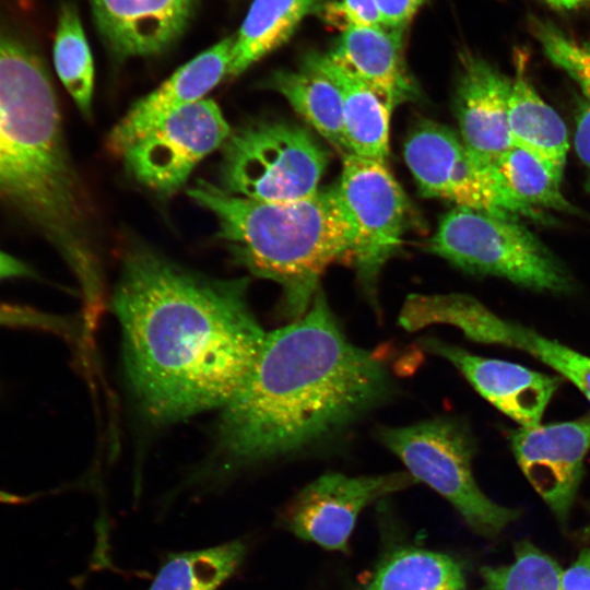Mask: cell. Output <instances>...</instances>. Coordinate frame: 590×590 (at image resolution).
Listing matches in <instances>:
<instances>
[{"label":"cell","instance_id":"obj_19","mask_svg":"<svg viewBox=\"0 0 590 590\" xmlns=\"http://www.w3.org/2000/svg\"><path fill=\"white\" fill-rule=\"evenodd\" d=\"M302 62L303 68L324 75L338 87L353 154L386 163L393 108L371 86L328 54L308 52Z\"/></svg>","mask_w":590,"mask_h":590},{"label":"cell","instance_id":"obj_35","mask_svg":"<svg viewBox=\"0 0 590 590\" xmlns=\"http://www.w3.org/2000/svg\"><path fill=\"white\" fill-rule=\"evenodd\" d=\"M588 1H590V0H588Z\"/></svg>","mask_w":590,"mask_h":590},{"label":"cell","instance_id":"obj_20","mask_svg":"<svg viewBox=\"0 0 590 590\" xmlns=\"http://www.w3.org/2000/svg\"><path fill=\"white\" fill-rule=\"evenodd\" d=\"M508 127L512 145L534 155L562 181L569 149L567 129L531 84L521 60L512 78Z\"/></svg>","mask_w":590,"mask_h":590},{"label":"cell","instance_id":"obj_17","mask_svg":"<svg viewBox=\"0 0 590 590\" xmlns=\"http://www.w3.org/2000/svg\"><path fill=\"white\" fill-rule=\"evenodd\" d=\"M95 24L119 59L162 52L188 26L196 0H90Z\"/></svg>","mask_w":590,"mask_h":590},{"label":"cell","instance_id":"obj_16","mask_svg":"<svg viewBox=\"0 0 590 590\" xmlns=\"http://www.w3.org/2000/svg\"><path fill=\"white\" fill-rule=\"evenodd\" d=\"M233 40L234 35L202 51L134 103L109 132V151L121 155L172 114L203 99L227 75Z\"/></svg>","mask_w":590,"mask_h":590},{"label":"cell","instance_id":"obj_33","mask_svg":"<svg viewBox=\"0 0 590 590\" xmlns=\"http://www.w3.org/2000/svg\"><path fill=\"white\" fill-rule=\"evenodd\" d=\"M33 275V270L26 263L0 250V279Z\"/></svg>","mask_w":590,"mask_h":590},{"label":"cell","instance_id":"obj_30","mask_svg":"<svg viewBox=\"0 0 590 590\" xmlns=\"http://www.w3.org/2000/svg\"><path fill=\"white\" fill-rule=\"evenodd\" d=\"M381 14L384 26L405 32L414 15L426 0H375Z\"/></svg>","mask_w":590,"mask_h":590},{"label":"cell","instance_id":"obj_3","mask_svg":"<svg viewBox=\"0 0 590 590\" xmlns=\"http://www.w3.org/2000/svg\"><path fill=\"white\" fill-rule=\"evenodd\" d=\"M0 204L60 253L83 292L103 286L93 205L67 148L46 62L31 35L1 13Z\"/></svg>","mask_w":590,"mask_h":590},{"label":"cell","instance_id":"obj_13","mask_svg":"<svg viewBox=\"0 0 590 590\" xmlns=\"http://www.w3.org/2000/svg\"><path fill=\"white\" fill-rule=\"evenodd\" d=\"M510 444L528 482L565 524L590 452V413L567 422L520 426L511 432Z\"/></svg>","mask_w":590,"mask_h":590},{"label":"cell","instance_id":"obj_11","mask_svg":"<svg viewBox=\"0 0 590 590\" xmlns=\"http://www.w3.org/2000/svg\"><path fill=\"white\" fill-rule=\"evenodd\" d=\"M416 318L422 327L448 323L475 342L523 351L570 381L590 402V356L497 316L470 295H423L416 306Z\"/></svg>","mask_w":590,"mask_h":590},{"label":"cell","instance_id":"obj_21","mask_svg":"<svg viewBox=\"0 0 590 590\" xmlns=\"http://www.w3.org/2000/svg\"><path fill=\"white\" fill-rule=\"evenodd\" d=\"M322 0H253L234 35L227 78L245 72L294 34L300 22L318 13Z\"/></svg>","mask_w":590,"mask_h":590},{"label":"cell","instance_id":"obj_32","mask_svg":"<svg viewBox=\"0 0 590 590\" xmlns=\"http://www.w3.org/2000/svg\"><path fill=\"white\" fill-rule=\"evenodd\" d=\"M560 590H590V545L562 573Z\"/></svg>","mask_w":590,"mask_h":590},{"label":"cell","instance_id":"obj_14","mask_svg":"<svg viewBox=\"0 0 590 590\" xmlns=\"http://www.w3.org/2000/svg\"><path fill=\"white\" fill-rule=\"evenodd\" d=\"M421 343L428 352L450 362L485 400L522 427L541 424L560 385L558 376L477 356L435 338L424 339Z\"/></svg>","mask_w":590,"mask_h":590},{"label":"cell","instance_id":"obj_7","mask_svg":"<svg viewBox=\"0 0 590 590\" xmlns=\"http://www.w3.org/2000/svg\"><path fill=\"white\" fill-rule=\"evenodd\" d=\"M378 435L408 472L445 497L476 533L495 536L518 517V510L496 504L479 487L472 473L474 442L457 421L381 427Z\"/></svg>","mask_w":590,"mask_h":590},{"label":"cell","instance_id":"obj_25","mask_svg":"<svg viewBox=\"0 0 590 590\" xmlns=\"http://www.w3.org/2000/svg\"><path fill=\"white\" fill-rule=\"evenodd\" d=\"M52 58L57 74L81 114L91 116L94 91V64L78 13L71 3L58 14Z\"/></svg>","mask_w":590,"mask_h":590},{"label":"cell","instance_id":"obj_31","mask_svg":"<svg viewBox=\"0 0 590 590\" xmlns=\"http://www.w3.org/2000/svg\"><path fill=\"white\" fill-rule=\"evenodd\" d=\"M575 150L588 173L590 191V101L580 103L576 113Z\"/></svg>","mask_w":590,"mask_h":590},{"label":"cell","instance_id":"obj_23","mask_svg":"<svg viewBox=\"0 0 590 590\" xmlns=\"http://www.w3.org/2000/svg\"><path fill=\"white\" fill-rule=\"evenodd\" d=\"M249 543L237 538L212 546L170 552L146 590H220L245 565Z\"/></svg>","mask_w":590,"mask_h":590},{"label":"cell","instance_id":"obj_9","mask_svg":"<svg viewBox=\"0 0 590 590\" xmlns=\"http://www.w3.org/2000/svg\"><path fill=\"white\" fill-rule=\"evenodd\" d=\"M337 186L358 233L354 266L373 297L380 269L402 244L410 203L385 162L354 154L343 158Z\"/></svg>","mask_w":590,"mask_h":590},{"label":"cell","instance_id":"obj_1","mask_svg":"<svg viewBox=\"0 0 590 590\" xmlns=\"http://www.w3.org/2000/svg\"><path fill=\"white\" fill-rule=\"evenodd\" d=\"M247 278L215 279L142 244L125 250L113 306L131 392L154 423L225 406L249 375L267 332Z\"/></svg>","mask_w":590,"mask_h":590},{"label":"cell","instance_id":"obj_8","mask_svg":"<svg viewBox=\"0 0 590 590\" xmlns=\"http://www.w3.org/2000/svg\"><path fill=\"white\" fill-rule=\"evenodd\" d=\"M403 155L424 197L502 217L551 222L544 211L517 201L495 164L475 155L447 126L432 120L417 122L404 142Z\"/></svg>","mask_w":590,"mask_h":590},{"label":"cell","instance_id":"obj_5","mask_svg":"<svg viewBox=\"0 0 590 590\" xmlns=\"http://www.w3.org/2000/svg\"><path fill=\"white\" fill-rule=\"evenodd\" d=\"M222 148L221 188L262 202L316 194L329 151L309 129L285 120H255L231 132Z\"/></svg>","mask_w":590,"mask_h":590},{"label":"cell","instance_id":"obj_26","mask_svg":"<svg viewBox=\"0 0 590 590\" xmlns=\"http://www.w3.org/2000/svg\"><path fill=\"white\" fill-rule=\"evenodd\" d=\"M511 196L520 203L571 215L580 211L560 191V182L534 155L512 146L495 163Z\"/></svg>","mask_w":590,"mask_h":590},{"label":"cell","instance_id":"obj_22","mask_svg":"<svg viewBox=\"0 0 590 590\" xmlns=\"http://www.w3.org/2000/svg\"><path fill=\"white\" fill-rule=\"evenodd\" d=\"M344 158L352 155L338 87L324 75L300 68L279 70L264 82Z\"/></svg>","mask_w":590,"mask_h":590},{"label":"cell","instance_id":"obj_28","mask_svg":"<svg viewBox=\"0 0 590 590\" xmlns=\"http://www.w3.org/2000/svg\"><path fill=\"white\" fill-rule=\"evenodd\" d=\"M531 31L545 57L564 70L590 101V43L579 42L547 21L534 19Z\"/></svg>","mask_w":590,"mask_h":590},{"label":"cell","instance_id":"obj_18","mask_svg":"<svg viewBox=\"0 0 590 590\" xmlns=\"http://www.w3.org/2000/svg\"><path fill=\"white\" fill-rule=\"evenodd\" d=\"M403 44L404 32L353 27L343 31L327 54L394 108L420 96L417 84L406 67Z\"/></svg>","mask_w":590,"mask_h":590},{"label":"cell","instance_id":"obj_6","mask_svg":"<svg viewBox=\"0 0 590 590\" xmlns=\"http://www.w3.org/2000/svg\"><path fill=\"white\" fill-rule=\"evenodd\" d=\"M428 249L467 272L536 292L565 294L575 286L564 264L515 219L455 206L440 219Z\"/></svg>","mask_w":590,"mask_h":590},{"label":"cell","instance_id":"obj_2","mask_svg":"<svg viewBox=\"0 0 590 590\" xmlns=\"http://www.w3.org/2000/svg\"><path fill=\"white\" fill-rule=\"evenodd\" d=\"M391 390L385 362L347 340L319 290L302 317L267 332L245 382L223 406L222 463L206 479L326 440Z\"/></svg>","mask_w":590,"mask_h":590},{"label":"cell","instance_id":"obj_15","mask_svg":"<svg viewBox=\"0 0 590 590\" xmlns=\"http://www.w3.org/2000/svg\"><path fill=\"white\" fill-rule=\"evenodd\" d=\"M512 78L472 52L460 57L455 113L463 143L495 164L514 145L508 127Z\"/></svg>","mask_w":590,"mask_h":590},{"label":"cell","instance_id":"obj_24","mask_svg":"<svg viewBox=\"0 0 590 590\" xmlns=\"http://www.w3.org/2000/svg\"><path fill=\"white\" fill-rule=\"evenodd\" d=\"M362 590H468L463 568L452 556L400 547L376 566Z\"/></svg>","mask_w":590,"mask_h":590},{"label":"cell","instance_id":"obj_10","mask_svg":"<svg viewBox=\"0 0 590 590\" xmlns=\"http://www.w3.org/2000/svg\"><path fill=\"white\" fill-rule=\"evenodd\" d=\"M229 126L212 99L192 103L135 140L120 155L128 173L160 196H170L205 156L221 148Z\"/></svg>","mask_w":590,"mask_h":590},{"label":"cell","instance_id":"obj_27","mask_svg":"<svg viewBox=\"0 0 590 590\" xmlns=\"http://www.w3.org/2000/svg\"><path fill=\"white\" fill-rule=\"evenodd\" d=\"M562 573L552 556L522 541L515 547L512 563L481 569L480 590H560Z\"/></svg>","mask_w":590,"mask_h":590},{"label":"cell","instance_id":"obj_34","mask_svg":"<svg viewBox=\"0 0 590 590\" xmlns=\"http://www.w3.org/2000/svg\"><path fill=\"white\" fill-rule=\"evenodd\" d=\"M544 1L556 9L571 10L581 5L588 0H544Z\"/></svg>","mask_w":590,"mask_h":590},{"label":"cell","instance_id":"obj_12","mask_svg":"<svg viewBox=\"0 0 590 590\" xmlns=\"http://www.w3.org/2000/svg\"><path fill=\"white\" fill-rule=\"evenodd\" d=\"M416 482L409 472L374 476L327 472L297 494L281 521L299 539L344 552L357 517L367 505Z\"/></svg>","mask_w":590,"mask_h":590},{"label":"cell","instance_id":"obj_29","mask_svg":"<svg viewBox=\"0 0 590 590\" xmlns=\"http://www.w3.org/2000/svg\"><path fill=\"white\" fill-rule=\"evenodd\" d=\"M318 14L341 32L353 27H385L375 0H330L322 3Z\"/></svg>","mask_w":590,"mask_h":590},{"label":"cell","instance_id":"obj_4","mask_svg":"<svg viewBox=\"0 0 590 590\" xmlns=\"http://www.w3.org/2000/svg\"><path fill=\"white\" fill-rule=\"evenodd\" d=\"M187 193L215 216L238 266L281 286L291 321L308 310L328 267L354 263L358 233L337 184L292 202L256 201L204 180Z\"/></svg>","mask_w":590,"mask_h":590}]
</instances>
